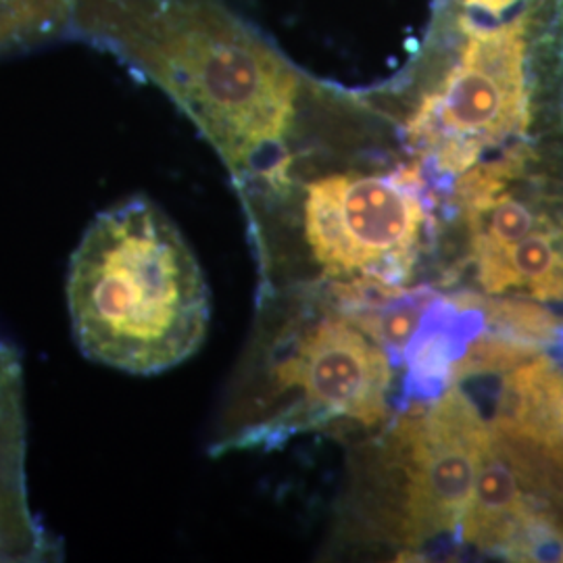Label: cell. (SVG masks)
<instances>
[{"label": "cell", "instance_id": "6da1fadb", "mask_svg": "<svg viewBox=\"0 0 563 563\" xmlns=\"http://www.w3.org/2000/svg\"><path fill=\"white\" fill-rule=\"evenodd\" d=\"M67 32L163 90L234 188L280 157L301 118L311 74L225 0H71Z\"/></svg>", "mask_w": 563, "mask_h": 563}, {"label": "cell", "instance_id": "7a4b0ae2", "mask_svg": "<svg viewBox=\"0 0 563 563\" xmlns=\"http://www.w3.org/2000/svg\"><path fill=\"white\" fill-rule=\"evenodd\" d=\"M260 297V316L223 402L211 453L272 449L336 428L378 430L395 418L397 365L323 292Z\"/></svg>", "mask_w": 563, "mask_h": 563}, {"label": "cell", "instance_id": "3957f363", "mask_svg": "<svg viewBox=\"0 0 563 563\" xmlns=\"http://www.w3.org/2000/svg\"><path fill=\"white\" fill-rule=\"evenodd\" d=\"M67 307L81 355L132 376L190 360L211 318L190 244L144 197L104 209L86 228L69 262Z\"/></svg>", "mask_w": 563, "mask_h": 563}, {"label": "cell", "instance_id": "277c9868", "mask_svg": "<svg viewBox=\"0 0 563 563\" xmlns=\"http://www.w3.org/2000/svg\"><path fill=\"white\" fill-rule=\"evenodd\" d=\"M443 211L463 239L443 284L563 305V142L465 172L444 188Z\"/></svg>", "mask_w": 563, "mask_h": 563}, {"label": "cell", "instance_id": "5b68a950", "mask_svg": "<svg viewBox=\"0 0 563 563\" xmlns=\"http://www.w3.org/2000/svg\"><path fill=\"white\" fill-rule=\"evenodd\" d=\"M490 423L462 384L409 402L384 430L360 490L365 518L401 555L462 543Z\"/></svg>", "mask_w": 563, "mask_h": 563}, {"label": "cell", "instance_id": "8992f818", "mask_svg": "<svg viewBox=\"0 0 563 563\" xmlns=\"http://www.w3.org/2000/svg\"><path fill=\"white\" fill-rule=\"evenodd\" d=\"M25 455L23 365L18 349L0 339V563L59 562L63 547L30 505Z\"/></svg>", "mask_w": 563, "mask_h": 563}, {"label": "cell", "instance_id": "52a82bcc", "mask_svg": "<svg viewBox=\"0 0 563 563\" xmlns=\"http://www.w3.org/2000/svg\"><path fill=\"white\" fill-rule=\"evenodd\" d=\"M71 0H0V53L69 30Z\"/></svg>", "mask_w": 563, "mask_h": 563}, {"label": "cell", "instance_id": "ba28073f", "mask_svg": "<svg viewBox=\"0 0 563 563\" xmlns=\"http://www.w3.org/2000/svg\"><path fill=\"white\" fill-rule=\"evenodd\" d=\"M558 562H563V549H562V553H560V560H558Z\"/></svg>", "mask_w": 563, "mask_h": 563}]
</instances>
